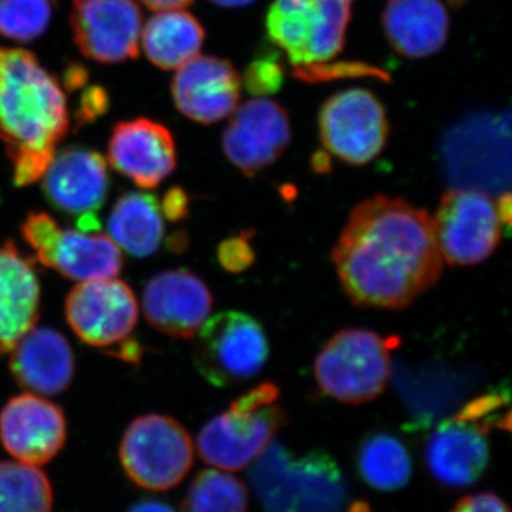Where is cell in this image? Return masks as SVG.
Wrapping results in <instances>:
<instances>
[{"mask_svg": "<svg viewBox=\"0 0 512 512\" xmlns=\"http://www.w3.org/2000/svg\"><path fill=\"white\" fill-rule=\"evenodd\" d=\"M332 261L350 301L393 311L436 284L444 262L429 212L387 195L353 208Z\"/></svg>", "mask_w": 512, "mask_h": 512, "instance_id": "cell-1", "label": "cell"}, {"mask_svg": "<svg viewBox=\"0 0 512 512\" xmlns=\"http://www.w3.org/2000/svg\"><path fill=\"white\" fill-rule=\"evenodd\" d=\"M69 128L59 80L29 50L0 46V140L18 187L43 177Z\"/></svg>", "mask_w": 512, "mask_h": 512, "instance_id": "cell-2", "label": "cell"}, {"mask_svg": "<svg viewBox=\"0 0 512 512\" xmlns=\"http://www.w3.org/2000/svg\"><path fill=\"white\" fill-rule=\"evenodd\" d=\"M254 463L249 476L265 512H348V485L325 451L296 456L271 443Z\"/></svg>", "mask_w": 512, "mask_h": 512, "instance_id": "cell-3", "label": "cell"}, {"mask_svg": "<svg viewBox=\"0 0 512 512\" xmlns=\"http://www.w3.org/2000/svg\"><path fill=\"white\" fill-rule=\"evenodd\" d=\"M279 396L275 383L259 384L208 421L197 439L202 460L224 471L244 470L254 463L288 421L285 410L275 404Z\"/></svg>", "mask_w": 512, "mask_h": 512, "instance_id": "cell-4", "label": "cell"}, {"mask_svg": "<svg viewBox=\"0 0 512 512\" xmlns=\"http://www.w3.org/2000/svg\"><path fill=\"white\" fill-rule=\"evenodd\" d=\"M397 345L399 339L372 330H339L316 356L313 372L320 390L346 404L373 402L389 382L390 353Z\"/></svg>", "mask_w": 512, "mask_h": 512, "instance_id": "cell-5", "label": "cell"}, {"mask_svg": "<svg viewBox=\"0 0 512 512\" xmlns=\"http://www.w3.org/2000/svg\"><path fill=\"white\" fill-rule=\"evenodd\" d=\"M353 0H275L266 32L293 67L328 63L342 52Z\"/></svg>", "mask_w": 512, "mask_h": 512, "instance_id": "cell-6", "label": "cell"}, {"mask_svg": "<svg viewBox=\"0 0 512 512\" xmlns=\"http://www.w3.org/2000/svg\"><path fill=\"white\" fill-rule=\"evenodd\" d=\"M119 457L127 477L138 487L167 491L177 487L194 463V444L173 417H137L120 441Z\"/></svg>", "mask_w": 512, "mask_h": 512, "instance_id": "cell-7", "label": "cell"}, {"mask_svg": "<svg viewBox=\"0 0 512 512\" xmlns=\"http://www.w3.org/2000/svg\"><path fill=\"white\" fill-rule=\"evenodd\" d=\"M268 357L265 330L248 313H218L198 330L194 363L212 386L231 387L254 379L264 370Z\"/></svg>", "mask_w": 512, "mask_h": 512, "instance_id": "cell-8", "label": "cell"}, {"mask_svg": "<svg viewBox=\"0 0 512 512\" xmlns=\"http://www.w3.org/2000/svg\"><path fill=\"white\" fill-rule=\"evenodd\" d=\"M433 222L443 261L451 266L481 264L501 242L497 205L473 188L447 191Z\"/></svg>", "mask_w": 512, "mask_h": 512, "instance_id": "cell-9", "label": "cell"}, {"mask_svg": "<svg viewBox=\"0 0 512 512\" xmlns=\"http://www.w3.org/2000/svg\"><path fill=\"white\" fill-rule=\"evenodd\" d=\"M323 146L352 165H365L382 153L389 138V121L382 101L365 89L335 94L319 111Z\"/></svg>", "mask_w": 512, "mask_h": 512, "instance_id": "cell-10", "label": "cell"}, {"mask_svg": "<svg viewBox=\"0 0 512 512\" xmlns=\"http://www.w3.org/2000/svg\"><path fill=\"white\" fill-rule=\"evenodd\" d=\"M64 311L77 338L94 348H119L131 339L138 322L136 296L130 286L114 278L74 286Z\"/></svg>", "mask_w": 512, "mask_h": 512, "instance_id": "cell-11", "label": "cell"}, {"mask_svg": "<svg viewBox=\"0 0 512 512\" xmlns=\"http://www.w3.org/2000/svg\"><path fill=\"white\" fill-rule=\"evenodd\" d=\"M70 28L87 59L127 62L140 52L143 13L134 0H72Z\"/></svg>", "mask_w": 512, "mask_h": 512, "instance_id": "cell-12", "label": "cell"}, {"mask_svg": "<svg viewBox=\"0 0 512 512\" xmlns=\"http://www.w3.org/2000/svg\"><path fill=\"white\" fill-rule=\"evenodd\" d=\"M222 134L225 156L247 177L271 167L291 143V123L284 107L274 101H247L234 111Z\"/></svg>", "mask_w": 512, "mask_h": 512, "instance_id": "cell-13", "label": "cell"}, {"mask_svg": "<svg viewBox=\"0 0 512 512\" xmlns=\"http://www.w3.org/2000/svg\"><path fill=\"white\" fill-rule=\"evenodd\" d=\"M63 410L33 393L12 397L0 413V440L6 451L22 463L43 466L66 444Z\"/></svg>", "mask_w": 512, "mask_h": 512, "instance_id": "cell-14", "label": "cell"}, {"mask_svg": "<svg viewBox=\"0 0 512 512\" xmlns=\"http://www.w3.org/2000/svg\"><path fill=\"white\" fill-rule=\"evenodd\" d=\"M212 293L187 269L161 272L147 282L143 308L148 323L173 338L192 339L210 318Z\"/></svg>", "mask_w": 512, "mask_h": 512, "instance_id": "cell-15", "label": "cell"}, {"mask_svg": "<svg viewBox=\"0 0 512 512\" xmlns=\"http://www.w3.org/2000/svg\"><path fill=\"white\" fill-rule=\"evenodd\" d=\"M46 200L70 217L96 215L109 194L106 160L97 151L67 147L55 154L42 177Z\"/></svg>", "mask_w": 512, "mask_h": 512, "instance_id": "cell-16", "label": "cell"}, {"mask_svg": "<svg viewBox=\"0 0 512 512\" xmlns=\"http://www.w3.org/2000/svg\"><path fill=\"white\" fill-rule=\"evenodd\" d=\"M171 94L185 117L200 124H214L238 109L241 77L228 60L195 56L178 67Z\"/></svg>", "mask_w": 512, "mask_h": 512, "instance_id": "cell-17", "label": "cell"}, {"mask_svg": "<svg viewBox=\"0 0 512 512\" xmlns=\"http://www.w3.org/2000/svg\"><path fill=\"white\" fill-rule=\"evenodd\" d=\"M109 161L141 188H156L177 167L173 134L150 119L121 121L111 131Z\"/></svg>", "mask_w": 512, "mask_h": 512, "instance_id": "cell-18", "label": "cell"}, {"mask_svg": "<svg viewBox=\"0 0 512 512\" xmlns=\"http://www.w3.org/2000/svg\"><path fill=\"white\" fill-rule=\"evenodd\" d=\"M424 464L441 487L461 490L481 480L490 464L483 431L454 419L443 421L427 440Z\"/></svg>", "mask_w": 512, "mask_h": 512, "instance_id": "cell-19", "label": "cell"}, {"mask_svg": "<svg viewBox=\"0 0 512 512\" xmlns=\"http://www.w3.org/2000/svg\"><path fill=\"white\" fill-rule=\"evenodd\" d=\"M8 355L12 376L30 392L56 396L66 392L73 382V349L56 330L30 329Z\"/></svg>", "mask_w": 512, "mask_h": 512, "instance_id": "cell-20", "label": "cell"}, {"mask_svg": "<svg viewBox=\"0 0 512 512\" xmlns=\"http://www.w3.org/2000/svg\"><path fill=\"white\" fill-rule=\"evenodd\" d=\"M40 309L39 279L12 241L0 242V356L35 328Z\"/></svg>", "mask_w": 512, "mask_h": 512, "instance_id": "cell-21", "label": "cell"}, {"mask_svg": "<svg viewBox=\"0 0 512 512\" xmlns=\"http://www.w3.org/2000/svg\"><path fill=\"white\" fill-rule=\"evenodd\" d=\"M382 22L390 45L409 59L436 55L450 32V18L441 0H389Z\"/></svg>", "mask_w": 512, "mask_h": 512, "instance_id": "cell-22", "label": "cell"}, {"mask_svg": "<svg viewBox=\"0 0 512 512\" xmlns=\"http://www.w3.org/2000/svg\"><path fill=\"white\" fill-rule=\"evenodd\" d=\"M45 266L74 281H97L119 275L123 255L109 235L60 229Z\"/></svg>", "mask_w": 512, "mask_h": 512, "instance_id": "cell-23", "label": "cell"}, {"mask_svg": "<svg viewBox=\"0 0 512 512\" xmlns=\"http://www.w3.org/2000/svg\"><path fill=\"white\" fill-rule=\"evenodd\" d=\"M205 30L185 10H161L141 30L140 46L154 66L174 70L200 53Z\"/></svg>", "mask_w": 512, "mask_h": 512, "instance_id": "cell-24", "label": "cell"}, {"mask_svg": "<svg viewBox=\"0 0 512 512\" xmlns=\"http://www.w3.org/2000/svg\"><path fill=\"white\" fill-rule=\"evenodd\" d=\"M107 227L114 244L127 254L137 258L156 254L165 231L161 202L147 192H128L114 204Z\"/></svg>", "mask_w": 512, "mask_h": 512, "instance_id": "cell-25", "label": "cell"}, {"mask_svg": "<svg viewBox=\"0 0 512 512\" xmlns=\"http://www.w3.org/2000/svg\"><path fill=\"white\" fill-rule=\"evenodd\" d=\"M356 470L373 490L393 493L412 480L413 463L403 441L384 431L367 434L356 450Z\"/></svg>", "mask_w": 512, "mask_h": 512, "instance_id": "cell-26", "label": "cell"}, {"mask_svg": "<svg viewBox=\"0 0 512 512\" xmlns=\"http://www.w3.org/2000/svg\"><path fill=\"white\" fill-rule=\"evenodd\" d=\"M53 488L40 468L0 461V512H52Z\"/></svg>", "mask_w": 512, "mask_h": 512, "instance_id": "cell-27", "label": "cell"}, {"mask_svg": "<svg viewBox=\"0 0 512 512\" xmlns=\"http://www.w3.org/2000/svg\"><path fill=\"white\" fill-rule=\"evenodd\" d=\"M183 512H248L244 483L224 470H202L181 503Z\"/></svg>", "mask_w": 512, "mask_h": 512, "instance_id": "cell-28", "label": "cell"}, {"mask_svg": "<svg viewBox=\"0 0 512 512\" xmlns=\"http://www.w3.org/2000/svg\"><path fill=\"white\" fill-rule=\"evenodd\" d=\"M53 16V0H0V36L29 43L43 35Z\"/></svg>", "mask_w": 512, "mask_h": 512, "instance_id": "cell-29", "label": "cell"}, {"mask_svg": "<svg viewBox=\"0 0 512 512\" xmlns=\"http://www.w3.org/2000/svg\"><path fill=\"white\" fill-rule=\"evenodd\" d=\"M510 387L498 386L470 400L451 419L473 424L484 434L493 429L511 431Z\"/></svg>", "mask_w": 512, "mask_h": 512, "instance_id": "cell-30", "label": "cell"}, {"mask_svg": "<svg viewBox=\"0 0 512 512\" xmlns=\"http://www.w3.org/2000/svg\"><path fill=\"white\" fill-rule=\"evenodd\" d=\"M285 83V67L274 52H262L249 64L244 74V84L255 97L278 93Z\"/></svg>", "mask_w": 512, "mask_h": 512, "instance_id": "cell-31", "label": "cell"}, {"mask_svg": "<svg viewBox=\"0 0 512 512\" xmlns=\"http://www.w3.org/2000/svg\"><path fill=\"white\" fill-rule=\"evenodd\" d=\"M293 76L306 83L330 82L348 77H379L386 82L389 74L377 67L359 62L319 63L293 67Z\"/></svg>", "mask_w": 512, "mask_h": 512, "instance_id": "cell-32", "label": "cell"}, {"mask_svg": "<svg viewBox=\"0 0 512 512\" xmlns=\"http://www.w3.org/2000/svg\"><path fill=\"white\" fill-rule=\"evenodd\" d=\"M60 229L62 228L59 224L46 212H30L23 222V238L35 251L36 259L40 264H46Z\"/></svg>", "mask_w": 512, "mask_h": 512, "instance_id": "cell-33", "label": "cell"}, {"mask_svg": "<svg viewBox=\"0 0 512 512\" xmlns=\"http://www.w3.org/2000/svg\"><path fill=\"white\" fill-rule=\"evenodd\" d=\"M254 231H244L235 237L227 238L218 247V262L229 274H241L255 262V252L251 241Z\"/></svg>", "mask_w": 512, "mask_h": 512, "instance_id": "cell-34", "label": "cell"}, {"mask_svg": "<svg viewBox=\"0 0 512 512\" xmlns=\"http://www.w3.org/2000/svg\"><path fill=\"white\" fill-rule=\"evenodd\" d=\"M109 109V97L101 87H92L83 93L80 99V106L77 109V124H87L90 121L99 119Z\"/></svg>", "mask_w": 512, "mask_h": 512, "instance_id": "cell-35", "label": "cell"}, {"mask_svg": "<svg viewBox=\"0 0 512 512\" xmlns=\"http://www.w3.org/2000/svg\"><path fill=\"white\" fill-rule=\"evenodd\" d=\"M450 512H510V508L498 495L477 493L461 498Z\"/></svg>", "mask_w": 512, "mask_h": 512, "instance_id": "cell-36", "label": "cell"}, {"mask_svg": "<svg viewBox=\"0 0 512 512\" xmlns=\"http://www.w3.org/2000/svg\"><path fill=\"white\" fill-rule=\"evenodd\" d=\"M188 208H190V201H188L187 194L177 187L171 188L161 202V211H163L164 217L171 221H180L187 217Z\"/></svg>", "mask_w": 512, "mask_h": 512, "instance_id": "cell-37", "label": "cell"}, {"mask_svg": "<svg viewBox=\"0 0 512 512\" xmlns=\"http://www.w3.org/2000/svg\"><path fill=\"white\" fill-rule=\"evenodd\" d=\"M498 220H500L501 228L505 229L507 235H510L512 204L510 192H504L498 201L497 207Z\"/></svg>", "mask_w": 512, "mask_h": 512, "instance_id": "cell-38", "label": "cell"}, {"mask_svg": "<svg viewBox=\"0 0 512 512\" xmlns=\"http://www.w3.org/2000/svg\"><path fill=\"white\" fill-rule=\"evenodd\" d=\"M147 8L161 12V10L183 9L190 6L194 0H141Z\"/></svg>", "mask_w": 512, "mask_h": 512, "instance_id": "cell-39", "label": "cell"}, {"mask_svg": "<svg viewBox=\"0 0 512 512\" xmlns=\"http://www.w3.org/2000/svg\"><path fill=\"white\" fill-rule=\"evenodd\" d=\"M127 512H175L170 505L163 501L144 500L134 504Z\"/></svg>", "mask_w": 512, "mask_h": 512, "instance_id": "cell-40", "label": "cell"}, {"mask_svg": "<svg viewBox=\"0 0 512 512\" xmlns=\"http://www.w3.org/2000/svg\"><path fill=\"white\" fill-rule=\"evenodd\" d=\"M215 5L222 6V8H242V6L251 5L256 0H211Z\"/></svg>", "mask_w": 512, "mask_h": 512, "instance_id": "cell-41", "label": "cell"}, {"mask_svg": "<svg viewBox=\"0 0 512 512\" xmlns=\"http://www.w3.org/2000/svg\"><path fill=\"white\" fill-rule=\"evenodd\" d=\"M448 2L456 8V6H461L463 3H466V0H448Z\"/></svg>", "mask_w": 512, "mask_h": 512, "instance_id": "cell-42", "label": "cell"}]
</instances>
